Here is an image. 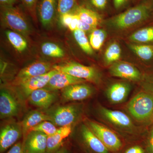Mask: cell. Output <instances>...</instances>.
Wrapping results in <instances>:
<instances>
[{
    "label": "cell",
    "mask_w": 153,
    "mask_h": 153,
    "mask_svg": "<svg viewBox=\"0 0 153 153\" xmlns=\"http://www.w3.org/2000/svg\"><path fill=\"white\" fill-rule=\"evenodd\" d=\"M152 9L150 4L143 2L115 16L111 22L116 27L126 29L147 19Z\"/></svg>",
    "instance_id": "cell-1"
},
{
    "label": "cell",
    "mask_w": 153,
    "mask_h": 153,
    "mask_svg": "<svg viewBox=\"0 0 153 153\" xmlns=\"http://www.w3.org/2000/svg\"><path fill=\"white\" fill-rule=\"evenodd\" d=\"M127 107L132 116L138 121H150L153 119V93L140 92L129 101Z\"/></svg>",
    "instance_id": "cell-2"
},
{
    "label": "cell",
    "mask_w": 153,
    "mask_h": 153,
    "mask_svg": "<svg viewBox=\"0 0 153 153\" xmlns=\"http://www.w3.org/2000/svg\"><path fill=\"white\" fill-rule=\"evenodd\" d=\"M1 16L3 23L13 31L25 36L30 34V28L26 13L19 6L1 8Z\"/></svg>",
    "instance_id": "cell-3"
},
{
    "label": "cell",
    "mask_w": 153,
    "mask_h": 153,
    "mask_svg": "<svg viewBox=\"0 0 153 153\" xmlns=\"http://www.w3.org/2000/svg\"><path fill=\"white\" fill-rule=\"evenodd\" d=\"M82 113L80 105L70 104L57 107L47 113L50 121L60 127L71 126L80 117Z\"/></svg>",
    "instance_id": "cell-4"
},
{
    "label": "cell",
    "mask_w": 153,
    "mask_h": 153,
    "mask_svg": "<svg viewBox=\"0 0 153 153\" xmlns=\"http://www.w3.org/2000/svg\"><path fill=\"white\" fill-rule=\"evenodd\" d=\"M53 69L94 83H98L100 79V74L95 68L74 62L55 65Z\"/></svg>",
    "instance_id": "cell-5"
},
{
    "label": "cell",
    "mask_w": 153,
    "mask_h": 153,
    "mask_svg": "<svg viewBox=\"0 0 153 153\" xmlns=\"http://www.w3.org/2000/svg\"><path fill=\"white\" fill-rule=\"evenodd\" d=\"M87 125L108 150L118 151L122 147V143L117 135L104 126L90 120H87Z\"/></svg>",
    "instance_id": "cell-6"
},
{
    "label": "cell",
    "mask_w": 153,
    "mask_h": 153,
    "mask_svg": "<svg viewBox=\"0 0 153 153\" xmlns=\"http://www.w3.org/2000/svg\"><path fill=\"white\" fill-rule=\"evenodd\" d=\"M23 136L22 125L13 123L6 125L0 132V153H4L16 143Z\"/></svg>",
    "instance_id": "cell-7"
},
{
    "label": "cell",
    "mask_w": 153,
    "mask_h": 153,
    "mask_svg": "<svg viewBox=\"0 0 153 153\" xmlns=\"http://www.w3.org/2000/svg\"><path fill=\"white\" fill-rule=\"evenodd\" d=\"M57 72V70L52 69L47 74L20 81L18 83L20 90L24 95L28 97L34 91L44 88L48 84L51 77Z\"/></svg>",
    "instance_id": "cell-8"
},
{
    "label": "cell",
    "mask_w": 153,
    "mask_h": 153,
    "mask_svg": "<svg viewBox=\"0 0 153 153\" xmlns=\"http://www.w3.org/2000/svg\"><path fill=\"white\" fill-rule=\"evenodd\" d=\"M47 137L41 132L30 131L23 140L25 153H46Z\"/></svg>",
    "instance_id": "cell-9"
},
{
    "label": "cell",
    "mask_w": 153,
    "mask_h": 153,
    "mask_svg": "<svg viewBox=\"0 0 153 153\" xmlns=\"http://www.w3.org/2000/svg\"><path fill=\"white\" fill-rule=\"evenodd\" d=\"M99 111L101 115L111 123L121 128L131 130L134 126L130 118L119 111L112 110L100 106Z\"/></svg>",
    "instance_id": "cell-10"
},
{
    "label": "cell",
    "mask_w": 153,
    "mask_h": 153,
    "mask_svg": "<svg viewBox=\"0 0 153 153\" xmlns=\"http://www.w3.org/2000/svg\"><path fill=\"white\" fill-rule=\"evenodd\" d=\"M57 7V0H38L37 14L44 27L49 26L54 21Z\"/></svg>",
    "instance_id": "cell-11"
},
{
    "label": "cell",
    "mask_w": 153,
    "mask_h": 153,
    "mask_svg": "<svg viewBox=\"0 0 153 153\" xmlns=\"http://www.w3.org/2000/svg\"><path fill=\"white\" fill-rule=\"evenodd\" d=\"M93 93L91 87L83 83L69 85L62 89V96L68 101H79L90 97Z\"/></svg>",
    "instance_id": "cell-12"
},
{
    "label": "cell",
    "mask_w": 153,
    "mask_h": 153,
    "mask_svg": "<svg viewBox=\"0 0 153 153\" xmlns=\"http://www.w3.org/2000/svg\"><path fill=\"white\" fill-rule=\"evenodd\" d=\"M109 72L112 76L136 81L141 78V73L134 66L126 62H117L110 68Z\"/></svg>",
    "instance_id": "cell-13"
},
{
    "label": "cell",
    "mask_w": 153,
    "mask_h": 153,
    "mask_svg": "<svg viewBox=\"0 0 153 153\" xmlns=\"http://www.w3.org/2000/svg\"><path fill=\"white\" fill-rule=\"evenodd\" d=\"M85 81L84 79L76 78L57 71L51 77L48 84L44 88L52 91L63 89L73 84L83 83Z\"/></svg>",
    "instance_id": "cell-14"
},
{
    "label": "cell",
    "mask_w": 153,
    "mask_h": 153,
    "mask_svg": "<svg viewBox=\"0 0 153 153\" xmlns=\"http://www.w3.org/2000/svg\"><path fill=\"white\" fill-rule=\"evenodd\" d=\"M51 63L44 61H38L22 68L18 74L16 79L19 82L30 77L43 75L52 70Z\"/></svg>",
    "instance_id": "cell-15"
},
{
    "label": "cell",
    "mask_w": 153,
    "mask_h": 153,
    "mask_svg": "<svg viewBox=\"0 0 153 153\" xmlns=\"http://www.w3.org/2000/svg\"><path fill=\"white\" fill-rule=\"evenodd\" d=\"M19 105L13 96L7 91L0 93V117L6 118L16 116L19 112Z\"/></svg>",
    "instance_id": "cell-16"
},
{
    "label": "cell",
    "mask_w": 153,
    "mask_h": 153,
    "mask_svg": "<svg viewBox=\"0 0 153 153\" xmlns=\"http://www.w3.org/2000/svg\"><path fill=\"white\" fill-rule=\"evenodd\" d=\"M82 140L91 151L94 153H108V150L87 125L81 127Z\"/></svg>",
    "instance_id": "cell-17"
},
{
    "label": "cell",
    "mask_w": 153,
    "mask_h": 153,
    "mask_svg": "<svg viewBox=\"0 0 153 153\" xmlns=\"http://www.w3.org/2000/svg\"><path fill=\"white\" fill-rule=\"evenodd\" d=\"M31 104L42 108H49L55 102L56 95L45 88L34 91L28 97Z\"/></svg>",
    "instance_id": "cell-18"
},
{
    "label": "cell",
    "mask_w": 153,
    "mask_h": 153,
    "mask_svg": "<svg viewBox=\"0 0 153 153\" xmlns=\"http://www.w3.org/2000/svg\"><path fill=\"white\" fill-rule=\"evenodd\" d=\"M46 120L50 121L49 116L39 111H32L26 115L21 124L24 140L33 128Z\"/></svg>",
    "instance_id": "cell-19"
},
{
    "label": "cell",
    "mask_w": 153,
    "mask_h": 153,
    "mask_svg": "<svg viewBox=\"0 0 153 153\" xmlns=\"http://www.w3.org/2000/svg\"><path fill=\"white\" fill-rule=\"evenodd\" d=\"M71 132V126L58 128L54 134L47 137V149L46 153H53L61 148L63 141Z\"/></svg>",
    "instance_id": "cell-20"
},
{
    "label": "cell",
    "mask_w": 153,
    "mask_h": 153,
    "mask_svg": "<svg viewBox=\"0 0 153 153\" xmlns=\"http://www.w3.org/2000/svg\"><path fill=\"white\" fill-rule=\"evenodd\" d=\"M130 90V87L127 83L117 82L108 88L107 91V96L111 103L118 104L126 100Z\"/></svg>",
    "instance_id": "cell-21"
},
{
    "label": "cell",
    "mask_w": 153,
    "mask_h": 153,
    "mask_svg": "<svg viewBox=\"0 0 153 153\" xmlns=\"http://www.w3.org/2000/svg\"><path fill=\"white\" fill-rule=\"evenodd\" d=\"M82 22L96 28L101 21V17L98 13L83 6H77L73 11Z\"/></svg>",
    "instance_id": "cell-22"
},
{
    "label": "cell",
    "mask_w": 153,
    "mask_h": 153,
    "mask_svg": "<svg viewBox=\"0 0 153 153\" xmlns=\"http://www.w3.org/2000/svg\"><path fill=\"white\" fill-rule=\"evenodd\" d=\"M6 35L11 45L18 52H23L27 49V43L20 33L13 30H7Z\"/></svg>",
    "instance_id": "cell-23"
},
{
    "label": "cell",
    "mask_w": 153,
    "mask_h": 153,
    "mask_svg": "<svg viewBox=\"0 0 153 153\" xmlns=\"http://www.w3.org/2000/svg\"><path fill=\"white\" fill-rule=\"evenodd\" d=\"M135 42L147 43L153 41V27L143 28L135 32L130 37Z\"/></svg>",
    "instance_id": "cell-24"
},
{
    "label": "cell",
    "mask_w": 153,
    "mask_h": 153,
    "mask_svg": "<svg viewBox=\"0 0 153 153\" xmlns=\"http://www.w3.org/2000/svg\"><path fill=\"white\" fill-rule=\"evenodd\" d=\"M41 50L44 55L49 57L60 58L64 55V51L61 47L51 42H46L42 44Z\"/></svg>",
    "instance_id": "cell-25"
},
{
    "label": "cell",
    "mask_w": 153,
    "mask_h": 153,
    "mask_svg": "<svg viewBox=\"0 0 153 153\" xmlns=\"http://www.w3.org/2000/svg\"><path fill=\"white\" fill-rule=\"evenodd\" d=\"M73 33L76 42L81 49L88 55H91L93 53V49L91 46L85 32L77 29Z\"/></svg>",
    "instance_id": "cell-26"
},
{
    "label": "cell",
    "mask_w": 153,
    "mask_h": 153,
    "mask_svg": "<svg viewBox=\"0 0 153 153\" xmlns=\"http://www.w3.org/2000/svg\"><path fill=\"white\" fill-rule=\"evenodd\" d=\"M106 38V33L101 29H94L89 36V42L92 49L99 50L101 48Z\"/></svg>",
    "instance_id": "cell-27"
},
{
    "label": "cell",
    "mask_w": 153,
    "mask_h": 153,
    "mask_svg": "<svg viewBox=\"0 0 153 153\" xmlns=\"http://www.w3.org/2000/svg\"><path fill=\"white\" fill-rule=\"evenodd\" d=\"M130 48L140 58L143 60H150L153 57V46L133 45L130 46Z\"/></svg>",
    "instance_id": "cell-28"
},
{
    "label": "cell",
    "mask_w": 153,
    "mask_h": 153,
    "mask_svg": "<svg viewBox=\"0 0 153 153\" xmlns=\"http://www.w3.org/2000/svg\"><path fill=\"white\" fill-rule=\"evenodd\" d=\"M121 49L120 45L114 42L108 46L105 53V59L108 63H113L120 58Z\"/></svg>",
    "instance_id": "cell-29"
},
{
    "label": "cell",
    "mask_w": 153,
    "mask_h": 153,
    "mask_svg": "<svg viewBox=\"0 0 153 153\" xmlns=\"http://www.w3.org/2000/svg\"><path fill=\"white\" fill-rule=\"evenodd\" d=\"M77 0H57V15L59 16L63 14L71 13L78 6Z\"/></svg>",
    "instance_id": "cell-30"
},
{
    "label": "cell",
    "mask_w": 153,
    "mask_h": 153,
    "mask_svg": "<svg viewBox=\"0 0 153 153\" xmlns=\"http://www.w3.org/2000/svg\"><path fill=\"white\" fill-rule=\"evenodd\" d=\"M57 129L58 128L52 122L46 120L38 124L33 128L31 131L41 132L47 135V136H49L55 134Z\"/></svg>",
    "instance_id": "cell-31"
},
{
    "label": "cell",
    "mask_w": 153,
    "mask_h": 153,
    "mask_svg": "<svg viewBox=\"0 0 153 153\" xmlns=\"http://www.w3.org/2000/svg\"><path fill=\"white\" fill-rule=\"evenodd\" d=\"M86 5L83 6L97 12L96 10L103 11L107 8L108 0H85Z\"/></svg>",
    "instance_id": "cell-32"
},
{
    "label": "cell",
    "mask_w": 153,
    "mask_h": 153,
    "mask_svg": "<svg viewBox=\"0 0 153 153\" xmlns=\"http://www.w3.org/2000/svg\"><path fill=\"white\" fill-rule=\"evenodd\" d=\"M20 1L25 10L33 18H35L38 0H20Z\"/></svg>",
    "instance_id": "cell-33"
},
{
    "label": "cell",
    "mask_w": 153,
    "mask_h": 153,
    "mask_svg": "<svg viewBox=\"0 0 153 153\" xmlns=\"http://www.w3.org/2000/svg\"><path fill=\"white\" fill-rule=\"evenodd\" d=\"M7 153H26L24 149V142H18L13 146Z\"/></svg>",
    "instance_id": "cell-34"
},
{
    "label": "cell",
    "mask_w": 153,
    "mask_h": 153,
    "mask_svg": "<svg viewBox=\"0 0 153 153\" xmlns=\"http://www.w3.org/2000/svg\"><path fill=\"white\" fill-rule=\"evenodd\" d=\"M73 13H71L63 14L59 16L60 22L63 27H68L73 19Z\"/></svg>",
    "instance_id": "cell-35"
},
{
    "label": "cell",
    "mask_w": 153,
    "mask_h": 153,
    "mask_svg": "<svg viewBox=\"0 0 153 153\" xmlns=\"http://www.w3.org/2000/svg\"><path fill=\"white\" fill-rule=\"evenodd\" d=\"M20 0H0L1 8L10 7L17 5Z\"/></svg>",
    "instance_id": "cell-36"
},
{
    "label": "cell",
    "mask_w": 153,
    "mask_h": 153,
    "mask_svg": "<svg viewBox=\"0 0 153 153\" xmlns=\"http://www.w3.org/2000/svg\"><path fill=\"white\" fill-rule=\"evenodd\" d=\"M95 27L88 25L87 23L82 22L79 19L78 21V26H77V29H79L84 32H89L91 30H93L95 29Z\"/></svg>",
    "instance_id": "cell-37"
},
{
    "label": "cell",
    "mask_w": 153,
    "mask_h": 153,
    "mask_svg": "<svg viewBox=\"0 0 153 153\" xmlns=\"http://www.w3.org/2000/svg\"><path fill=\"white\" fill-rule=\"evenodd\" d=\"M73 18L72 21L70 23V25L68 26V28L72 32H74L77 29V26H78V21H79V18L78 16L74 14L73 12Z\"/></svg>",
    "instance_id": "cell-38"
},
{
    "label": "cell",
    "mask_w": 153,
    "mask_h": 153,
    "mask_svg": "<svg viewBox=\"0 0 153 153\" xmlns=\"http://www.w3.org/2000/svg\"><path fill=\"white\" fill-rule=\"evenodd\" d=\"M129 0H113L115 9L119 10L123 8Z\"/></svg>",
    "instance_id": "cell-39"
},
{
    "label": "cell",
    "mask_w": 153,
    "mask_h": 153,
    "mask_svg": "<svg viewBox=\"0 0 153 153\" xmlns=\"http://www.w3.org/2000/svg\"><path fill=\"white\" fill-rule=\"evenodd\" d=\"M125 153H145L142 148L139 146H134L127 150Z\"/></svg>",
    "instance_id": "cell-40"
},
{
    "label": "cell",
    "mask_w": 153,
    "mask_h": 153,
    "mask_svg": "<svg viewBox=\"0 0 153 153\" xmlns=\"http://www.w3.org/2000/svg\"><path fill=\"white\" fill-rule=\"evenodd\" d=\"M148 148L150 153H153V128L151 130L148 141Z\"/></svg>",
    "instance_id": "cell-41"
},
{
    "label": "cell",
    "mask_w": 153,
    "mask_h": 153,
    "mask_svg": "<svg viewBox=\"0 0 153 153\" xmlns=\"http://www.w3.org/2000/svg\"><path fill=\"white\" fill-rule=\"evenodd\" d=\"M53 153H68V150L65 147H61L59 150Z\"/></svg>",
    "instance_id": "cell-42"
},
{
    "label": "cell",
    "mask_w": 153,
    "mask_h": 153,
    "mask_svg": "<svg viewBox=\"0 0 153 153\" xmlns=\"http://www.w3.org/2000/svg\"><path fill=\"white\" fill-rule=\"evenodd\" d=\"M138 1H141V0H138Z\"/></svg>",
    "instance_id": "cell-43"
}]
</instances>
